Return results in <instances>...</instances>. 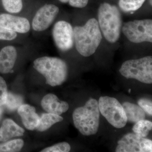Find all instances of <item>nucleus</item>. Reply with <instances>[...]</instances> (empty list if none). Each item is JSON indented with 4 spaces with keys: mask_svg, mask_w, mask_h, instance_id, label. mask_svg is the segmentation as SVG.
<instances>
[{
    "mask_svg": "<svg viewBox=\"0 0 152 152\" xmlns=\"http://www.w3.org/2000/svg\"><path fill=\"white\" fill-rule=\"evenodd\" d=\"M98 104L101 113L113 126L120 129L126 126L127 122L126 113L122 105L117 99L102 96Z\"/></svg>",
    "mask_w": 152,
    "mask_h": 152,
    "instance_id": "423d86ee",
    "label": "nucleus"
},
{
    "mask_svg": "<svg viewBox=\"0 0 152 152\" xmlns=\"http://www.w3.org/2000/svg\"><path fill=\"white\" fill-rule=\"evenodd\" d=\"M41 105L48 113L59 115L65 113L69 108V104L66 102L60 100L56 96L52 94L44 97L41 102Z\"/></svg>",
    "mask_w": 152,
    "mask_h": 152,
    "instance_id": "ddd939ff",
    "label": "nucleus"
},
{
    "mask_svg": "<svg viewBox=\"0 0 152 152\" xmlns=\"http://www.w3.org/2000/svg\"><path fill=\"white\" fill-rule=\"evenodd\" d=\"M63 119L62 117L59 115L49 113L43 114L40 118L39 124L36 129L40 132H44L56 123L62 121Z\"/></svg>",
    "mask_w": 152,
    "mask_h": 152,
    "instance_id": "f3484780",
    "label": "nucleus"
},
{
    "mask_svg": "<svg viewBox=\"0 0 152 152\" xmlns=\"http://www.w3.org/2000/svg\"><path fill=\"white\" fill-rule=\"evenodd\" d=\"M131 91V89H129V93H130Z\"/></svg>",
    "mask_w": 152,
    "mask_h": 152,
    "instance_id": "c756f323",
    "label": "nucleus"
},
{
    "mask_svg": "<svg viewBox=\"0 0 152 152\" xmlns=\"http://www.w3.org/2000/svg\"><path fill=\"white\" fill-rule=\"evenodd\" d=\"M0 28L12 31L17 34H25L31 28L29 20L25 17L10 13L0 14Z\"/></svg>",
    "mask_w": 152,
    "mask_h": 152,
    "instance_id": "9b49d317",
    "label": "nucleus"
},
{
    "mask_svg": "<svg viewBox=\"0 0 152 152\" xmlns=\"http://www.w3.org/2000/svg\"><path fill=\"white\" fill-rule=\"evenodd\" d=\"M145 0H119V6L120 9L125 12H131L140 9Z\"/></svg>",
    "mask_w": 152,
    "mask_h": 152,
    "instance_id": "6ab92c4d",
    "label": "nucleus"
},
{
    "mask_svg": "<svg viewBox=\"0 0 152 152\" xmlns=\"http://www.w3.org/2000/svg\"><path fill=\"white\" fill-rule=\"evenodd\" d=\"M52 36L56 46L61 51H67L73 47L74 28L69 22L64 20L56 22L52 30Z\"/></svg>",
    "mask_w": 152,
    "mask_h": 152,
    "instance_id": "6e6552de",
    "label": "nucleus"
},
{
    "mask_svg": "<svg viewBox=\"0 0 152 152\" xmlns=\"http://www.w3.org/2000/svg\"><path fill=\"white\" fill-rule=\"evenodd\" d=\"M18 51L14 46L7 45L0 51V73H10L15 64Z\"/></svg>",
    "mask_w": 152,
    "mask_h": 152,
    "instance_id": "f8f14e48",
    "label": "nucleus"
},
{
    "mask_svg": "<svg viewBox=\"0 0 152 152\" xmlns=\"http://www.w3.org/2000/svg\"><path fill=\"white\" fill-rule=\"evenodd\" d=\"M1 107L2 106L0 107V118H1V116L3 113V109Z\"/></svg>",
    "mask_w": 152,
    "mask_h": 152,
    "instance_id": "cd10ccee",
    "label": "nucleus"
},
{
    "mask_svg": "<svg viewBox=\"0 0 152 152\" xmlns=\"http://www.w3.org/2000/svg\"><path fill=\"white\" fill-rule=\"evenodd\" d=\"M122 31L128 39L134 43L152 42V20H134L125 23Z\"/></svg>",
    "mask_w": 152,
    "mask_h": 152,
    "instance_id": "0eeeda50",
    "label": "nucleus"
},
{
    "mask_svg": "<svg viewBox=\"0 0 152 152\" xmlns=\"http://www.w3.org/2000/svg\"><path fill=\"white\" fill-rule=\"evenodd\" d=\"M59 12V9L53 4H46L40 8L33 18L31 25L33 30L42 32L49 28Z\"/></svg>",
    "mask_w": 152,
    "mask_h": 152,
    "instance_id": "9d476101",
    "label": "nucleus"
},
{
    "mask_svg": "<svg viewBox=\"0 0 152 152\" xmlns=\"http://www.w3.org/2000/svg\"><path fill=\"white\" fill-rule=\"evenodd\" d=\"M71 150L69 144L66 142H62L48 147L41 151L42 152H68Z\"/></svg>",
    "mask_w": 152,
    "mask_h": 152,
    "instance_id": "5701e85b",
    "label": "nucleus"
},
{
    "mask_svg": "<svg viewBox=\"0 0 152 152\" xmlns=\"http://www.w3.org/2000/svg\"><path fill=\"white\" fill-rule=\"evenodd\" d=\"M152 129V122L144 119L135 123L133 126L132 130L137 135L145 138L148 136Z\"/></svg>",
    "mask_w": 152,
    "mask_h": 152,
    "instance_id": "a211bd4d",
    "label": "nucleus"
},
{
    "mask_svg": "<svg viewBox=\"0 0 152 152\" xmlns=\"http://www.w3.org/2000/svg\"><path fill=\"white\" fill-rule=\"evenodd\" d=\"M23 99L21 96L8 93L7 101L4 105L9 110L13 111L18 109L20 106L23 104Z\"/></svg>",
    "mask_w": 152,
    "mask_h": 152,
    "instance_id": "412c9836",
    "label": "nucleus"
},
{
    "mask_svg": "<svg viewBox=\"0 0 152 152\" xmlns=\"http://www.w3.org/2000/svg\"><path fill=\"white\" fill-rule=\"evenodd\" d=\"M74 124L82 134L86 136L96 134L100 123V111L98 101L90 99L83 107L75 109L73 113Z\"/></svg>",
    "mask_w": 152,
    "mask_h": 152,
    "instance_id": "f03ea898",
    "label": "nucleus"
},
{
    "mask_svg": "<svg viewBox=\"0 0 152 152\" xmlns=\"http://www.w3.org/2000/svg\"><path fill=\"white\" fill-rule=\"evenodd\" d=\"M150 4H151V5L152 6V0H150Z\"/></svg>",
    "mask_w": 152,
    "mask_h": 152,
    "instance_id": "c85d7f7f",
    "label": "nucleus"
},
{
    "mask_svg": "<svg viewBox=\"0 0 152 152\" xmlns=\"http://www.w3.org/2000/svg\"><path fill=\"white\" fill-rule=\"evenodd\" d=\"M34 67L45 77L46 84L52 86L62 84L67 78V65L60 58L49 56L38 58L34 61Z\"/></svg>",
    "mask_w": 152,
    "mask_h": 152,
    "instance_id": "20e7f679",
    "label": "nucleus"
},
{
    "mask_svg": "<svg viewBox=\"0 0 152 152\" xmlns=\"http://www.w3.org/2000/svg\"><path fill=\"white\" fill-rule=\"evenodd\" d=\"M137 103L139 106L145 112L152 116V103L151 100L146 98H142L139 100Z\"/></svg>",
    "mask_w": 152,
    "mask_h": 152,
    "instance_id": "a878e982",
    "label": "nucleus"
},
{
    "mask_svg": "<svg viewBox=\"0 0 152 152\" xmlns=\"http://www.w3.org/2000/svg\"><path fill=\"white\" fill-rule=\"evenodd\" d=\"M25 130L13 120L7 119L0 128V142H5L14 137L23 135Z\"/></svg>",
    "mask_w": 152,
    "mask_h": 152,
    "instance_id": "2eb2a0df",
    "label": "nucleus"
},
{
    "mask_svg": "<svg viewBox=\"0 0 152 152\" xmlns=\"http://www.w3.org/2000/svg\"><path fill=\"white\" fill-rule=\"evenodd\" d=\"M98 23L104 38L109 42L118 40L122 25L119 10L107 3L101 4L98 10Z\"/></svg>",
    "mask_w": 152,
    "mask_h": 152,
    "instance_id": "7ed1b4c3",
    "label": "nucleus"
},
{
    "mask_svg": "<svg viewBox=\"0 0 152 152\" xmlns=\"http://www.w3.org/2000/svg\"><path fill=\"white\" fill-rule=\"evenodd\" d=\"M18 37V34L12 31L0 28V40H14Z\"/></svg>",
    "mask_w": 152,
    "mask_h": 152,
    "instance_id": "393cba45",
    "label": "nucleus"
},
{
    "mask_svg": "<svg viewBox=\"0 0 152 152\" xmlns=\"http://www.w3.org/2000/svg\"><path fill=\"white\" fill-rule=\"evenodd\" d=\"M18 110L25 127L29 130L36 129L39 124L40 117L36 113L35 108L29 105L23 104Z\"/></svg>",
    "mask_w": 152,
    "mask_h": 152,
    "instance_id": "4468645a",
    "label": "nucleus"
},
{
    "mask_svg": "<svg viewBox=\"0 0 152 152\" xmlns=\"http://www.w3.org/2000/svg\"><path fill=\"white\" fill-rule=\"evenodd\" d=\"M116 152H151L152 141L136 134L128 133L118 142Z\"/></svg>",
    "mask_w": 152,
    "mask_h": 152,
    "instance_id": "1a4fd4ad",
    "label": "nucleus"
},
{
    "mask_svg": "<svg viewBox=\"0 0 152 152\" xmlns=\"http://www.w3.org/2000/svg\"><path fill=\"white\" fill-rule=\"evenodd\" d=\"M24 145V141L21 139H16L0 144V152H19Z\"/></svg>",
    "mask_w": 152,
    "mask_h": 152,
    "instance_id": "aec40b11",
    "label": "nucleus"
},
{
    "mask_svg": "<svg viewBox=\"0 0 152 152\" xmlns=\"http://www.w3.org/2000/svg\"><path fill=\"white\" fill-rule=\"evenodd\" d=\"M74 34L76 50L86 57L94 53L102 39L98 21L95 18L90 19L83 26H76Z\"/></svg>",
    "mask_w": 152,
    "mask_h": 152,
    "instance_id": "f257e3e1",
    "label": "nucleus"
},
{
    "mask_svg": "<svg viewBox=\"0 0 152 152\" xmlns=\"http://www.w3.org/2000/svg\"><path fill=\"white\" fill-rule=\"evenodd\" d=\"M4 9L9 13L17 14L23 10V0H1Z\"/></svg>",
    "mask_w": 152,
    "mask_h": 152,
    "instance_id": "4be33fe9",
    "label": "nucleus"
},
{
    "mask_svg": "<svg viewBox=\"0 0 152 152\" xmlns=\"http://www.w3.org/2000/svg\"><path fill=\"white\" fill-rule=\"evenodd\" d=\"M120 73L127 79H133L145 84L152 83V57L128 60L123 63Z\"/></svg>",
    "mask_w": 152,
    "mask_h": 152,
    "instance_id": "39448f33",
    "label": "nucleus"
},
{
    "mask_svg": "<svg viewBox=\"0 0 152 152\" xmlns=\"http://www.w3.org/2000/svg\"><path fill=\"white\" fill-rule=\"evenodd\" d=\"M61 2L68 4L71 7L78 8L85 7L88 2V0H58Z\"/></svg>",
    "mask_w": 152,
    "mask_h": 152,
    "instance_id": "bb28decb",
    "label": "nucleus"
},
{
    "mask_svg": "<svg viewBox=\"0 0 152 152\" xmlns=\"http://www.w3.org/2000/svg\"><path fill=\"white\" fill-rule=\"evenodd\" d=\"M122 106L127 121L129 122L135 124L145 118V111L139 105L129 102H125L123 104Z\"/></svg>",
    "mask_w": 152,
    "mask_h": 152,
    "instance_id": "dca6fc26",
    "label": "nucleus"
},
{
    "mask_svg": "<svg viewBox=\"0 0 152 152\" xmlns=\"http://www.w3.org/2000/svg\"><path fill=\"white\" fill-rule=\"evenodd\" d=\"M7 88L5 80L0 76V107L5 104L8 95Z\"/></svg>",
    "mask_w": 152,
    "mask_h": 152,
    "instance_id": "b1692460",
    "label": "nucleus"
}]
</instances>
